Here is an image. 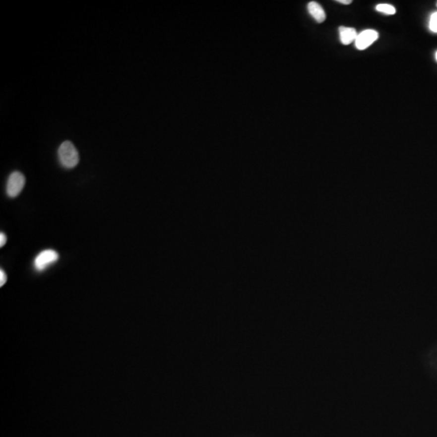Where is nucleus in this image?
<instances>
[{"instance_id": "nucleus-5", "label": "nucleus", "mask_w": 437, "mask_h": 437, "mask_svg": "<svg viewBox=\"0 0 437 437\" xmlns=\"http://www.w3.org/2000/svg\"><path fill=\"white\" fill-rule=\"evenodd\" d=\"M339 32L341 43L345 46L356 42L358 36L357 30L354 28H350V27H339Z\"/></svg>"}, {"instance_id": "nucleus-9", "label": "nucleus", "mask_w": 437, "mask_h": 437, "mask_svg": "<svg viewBox=\"0 0 437 437\" xmlns=\"http://www.w3.org/2000/svg\"><path fill=\"white\" fill-rule=\"evenodd\" d=\"M7 275L5 273L3 270L1 269L0 271V286L2 287L7 282Z\"/></svg>"}, {"instance_id": "nucleus-3", "label": "nucleus", "mask_w": 437, "mask_h": 437, "mask_svg": "<svg viewBox=\"0 0 437 437\" xmlns=\"http://www.w3.org/2000/svg\"><path fill=\"white\" fill-rule=\"evenodd\" d=\"M59 255L57 252L53 249H46L41 252L36 257L34 260V267L38 271H43L53 263L57 262Z\"/></svg>"}, {"instance_id": "nucleus-11", "label": "nucleus", "mask_w": 437, "mask_h": 437, "mask_svg": "<svg viewBox=\"0 0 437 437\" xmlns=\"http://www.w3.org/2000/svg\"><path fill=\"white\" fill-rule=\"evenodd\" d=\"M337 2L342 3V4L349 5L352 3V0H337Z\"/></svg>"}, {"instance_id": "nucleus-2", "label": "nucleus", "mask_w": 437, "mask_h": 437, "mask_svg": "<svg viewBox=\"0 0 437 437\" xmlns=\"http://www.w3.org/2000/svg\"><path fill=\"white\" fill-rule=\"evenodd\" d=\"M25 185V177L24 174L15 171L9 176L7 182V194L10 198H15L20 195Z\"/></svg>"}, {"instance_id": "nucleus-7", "label": "nucleus", "mask_w": 437, "mask_h": 437, "mask_svg": "<svg viewBox=\"0 0 437 437\" xmlns=\"http://www.w3.org/2000/svg\"><path fill=\"white\" fill-rule=\"evenodd\" d=\"M376 10L380 13L385 15H394L396 13L395 7L388 3H380L376 5Z\"/></svg>"}, {"instance_id": "nucleus-6", "label": "nucleus", "mask_w": 437, "mask_h": 437, "mask_svg": "<svg viewBox=\"0 0 437 437\" xmlns=\"http://www.w3.org/2000/svg\"><path fill=\"white\" fill-rule=\"evenodd\" d=\"M308 11L311 16L314 19L317 23H323L326 20V12L324 11L323 7L318 2L312 1L308 3Z\"/></svg>"}, {"instance_id": "nucleus-4", "label": "nucleus", "mask_w": 437, "mask_h": 437, "mask_svg": "<svg viewBox=\"0 0 437 437\" xmlns=\"http://www.w3.org/2000/svg\"><path fill=\"white\" fill-rule=\"evenodd\" d=\"M378 33L373 29H366V30L359 33L357 40L355 42L356 47L359 51H364L367 47H369L371 44H373L378 39Z\"/></svg>"}, {"instance_id": "nucleus-12", "label": "nucleus", "mask_w": 437, "mask_h": 437, "mask_svg": "<svg viewBox=\"0 0 437 437\" xmlns=\"http://www.w3.org/2000/svg\"><path fill=\"white\" fill-rule=\"evenodd\" d=\"M436 59H437V52L436 53Z\"/></svg>"}, {"instance_id": "nucleus-1", "label": "nucleus", "mask_w": 437, "mask_h": 437, "mask_svg": "<svg viewBox=\"0 0 437 437\" xmlns=\"http://www.w3.org/2000/svg\"><path fill=\"white\" fill-rule=\"evenodd\" d=\"M59 161L66 168H73L79 164V155L76 147L70 141L63 143L58 150Z\"/></svg>"}, {"instance_id": "nucleus-13", "label": "nucleus", "mask_w": 437, "mask_h": 437, "mask_svg": "<svg viewBox=\"0 0 437 437\" xmlns=\"http://www.w3.org/2000/svg\"></svg>"}, {"instance_id": "nucleus-8", "label": "nucleus", "mask_w": 437, "mask_h": 437, "mask_svg": "<svg viewBox=\"0 0 437 437\" xmlns=\"http://www.w3.org/2000/svg\"><path fill=\"white\" fill-rule=\"evenodd\" d=\"M429 29L433 33H437V11L431 15Z\"/></svg>"}, {"instance_id": "nucleus-10", "label": "nucleus", "mask_w": 437, "mask_h": 437, "mask_svg": "<svg viewBox=\"0 0 437 437\" xmlns=\"http://www.w3.org/2000/svg\"><path fill=\"white\" fill-rule=\"evenodd\" d=\"M6 242H7V236L3 232H1L0 234V246L2 247L3 245H5Z\"/></svg>"}]
</instances>
